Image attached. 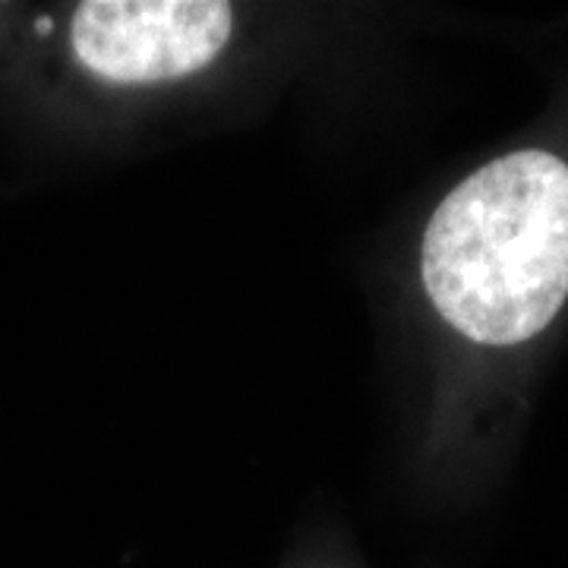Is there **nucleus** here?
Wrapping results in <instances>:
<instances>
[{"label":"nucleus","mask_w":568,"mask_h":568,"mask_svg":"<svg viewBox=\"0 0 568 568\" xmlns=\"http://www.w3.org/2000/svg\"><path fill=\"white\" fill-rule=\"evenodd\" d=\"M22 13L17 7H0V63H7L13 44L20 39Z\"/></svg>","instance_id":"7ed1b4c3"},{"label":"nucleus","mask_w":568,"mask_h":568,"mask_svg":"<svg viewBox=\"0 0 568 568\" xmlns=\"http://www.w3.org/2000/svg\"><path fill=\"white\" fill-rule=\"evenodd\" d=\"M417 278L462 345L540 338L568 304V159L521 145L474 168L429 212Z\"/></svg>","instance_id":"f257e3e1"},{"label":"nucleus","mask_w":568,"mask_h":568,"mask_svg":"<svg viewBox=\"0 0 568 568\" xmlns=\"http://www.w3.org/2000/svg\"><path fill=\"white\" fill-rule=\"evenodd\" d=\"M244 10L215 0H80L22 17L7 63L41 89L126 99L200 80L234 51Z\"/></svg>","instance_id":"f03ea898"},{"label":"nucleus","mask_w":568,"mask_h":568,"mask_svg":"<svg viewBox=\"0 0 568 568\" xmlns=\"http://www.w3.org/2000/svg\"><path fill=\"white\" fill-rule=\"evenodd\" d=\"M294 568H354L347 566L345 559H335V556H316V559H306V562H301V566Z\"/></svg>","instance_id":"20e7f679"}]
</instances>
